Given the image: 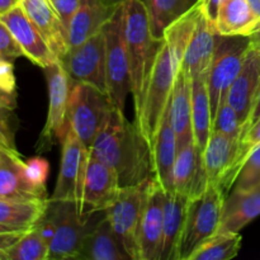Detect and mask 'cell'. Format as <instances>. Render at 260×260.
<instances>
[{
    "instance_id": "obj_1",
    "label": "cell",
    "mask_w": 260,
    "mask_h": 260,
    "mask_svg": "<svg viewBox=\"0 0 260 260\" xmlns=\"http://www.w3.org/2000/svg\"><path fill=\"white\" fill-rule=\"evenodd\" d=\"M91 156L118 174L121 188L144 184L154 179L151 147L137 124L113 108L107 116L90 150Z\"/></svg>"
},
{
    "instance_id": "obj_2",
    "label": "cell",
    "mask_w": 260,
    "mask_h": 260,
    "mask_svg": "<svg viewBox=\"0 0 260 260\" xmlns=\"http://www.w3.org/2000/svg\"><path fill=\"white\" fill-rule=\"evenodd\" d=\"M123 37L131 71L135 117L140 116L156 53L162 41L152 37L149 14L142 0H124Z\"/></svg>"
},
{
    "instance_id": "obj_3",
    "label": "cell",
    "mask_w": 260,
    "mask_h": 260,
    "mask_svg": "<svg viewBox=\"0 0 260 260\" xmlns=\"http://www.w3.org/2000/svg\"><path fill=\"white\" fill-rule=\"evenodd\" d=\"M104 215L106 211L83 212L73 201H50L47 211L36 225L48 241V260L78 259L84 239Z\"/></svg>"
},
{
    "instance_id": "obj_4",
    "label": "cell",
    "mask_w": 260,
    "mask_h": 260,
    "mask_svg": "<svg viewBox=\"0 0 260 260\" xmlns=\"http://www.w3.org/2000/svg\"><path fill=\"white\" fill-rule=\"evenodd\" d=\"M225 198L222 188L213 183H208L200 194L189 197L175 260H189L205 241L217 233Z\"/></svg>"
},
{
    "instance_id": "obj_5",
    "label": "cell",
    "mask_w": 260,
    "mask_h": 260,
    "mask_svg": "<svg viewBox=\"0 0 260 260\" xmlns=\"http://www.w3.org/2000/svg\"><path fill=\"white\" fill-rule=\"evenodd\" d=\"M175 75L177 73L173 65L172 55L167 43L162 40L155 58L141 112L140 116L135 118V123L149 142L150 147L154 142L162 117L170 103Z\"/></svg>"
},
{
    "instance_id": "obj_6",
    "label": "cell",
    "mask_w": 260,
    "mask_h": 260,
    "mask_svg": "<svg viewBox=\"0 0 260 260\" xmlns=\"http://www.w3.org/2000/svg\"><path fill=\"white\" fill-rule=\"evenodd\" d=\"M106 40L107 89L112 104L124 113V104L131 93V71L123 37V7L117 5L102 28Z\"/></svg>"
},
{
    "instance_id": "obj_7",
    "label": "cell",
    "mask_w": 260,
    "mask_h": 260,
    "mask_svg": "<svg viewBox=\"0 0 260 260\" xmlns=\"http://www.w3.org/2000/svg\"><path fill=\"white\" fill-rule=\"evenodd\" d=\"M113 108L108 94L90 84L73 80L68 109V124L90 150L107 116Z\"/></svg>"
},
{
    "instance_id": "obj_8",
    "label": "cell",
    "mask_w": 260,
    "mask_h": 260,
    "mask_svg": "<svg viewBox=\"0 0 260 260\" xmlns=\"http://www.w3.org/2000/svg\"><path fill=\"white\" fill-rule=\"evenodd\" d=\"M249 48L250 40L248 36H217L215 56L207 74L212 123L221 102L226 99L231 84L243 68Z\"/></svg>"
},
{
    "instance_id": "obj_9",
    "label": "cell",
    "mask_w": 260,
    "mask_h": 260,
    "mask_svg": "<svg viewBox=\"0 0 260 260\" xmlns=\"http://www.w3.org/2000/svg\"><path fill=\"white\" fill-rule=\"evenodd\" d=\"M152 179L144 184L122 188L113 205L106 211L114 234L132 260H140L139 230Z\"/></svg>"
},
{
    "instance_id": "obj_10",
    "label": "cell",
    "mask_w": 260,
    "mask_h": 260,
    "mask_svg": "<svg viewBox=\"0 0 260 260\" xmlns=\"http://www.w3.org/2000/svg\"><path fill=\"white\" fill-rule=\"evenodd\" d=\"M60 140L62 144L60 173L50 201H73L81 208L84 182L90 152L69 124H66Z\"/></svg>"
},
{
    "instance_id": "obj_11",
    "label": "cell",
    "mask_w": 260,
    "mask_h": 260,
    "mask_svg": "<svg viewBox=\"0 0 260 260\" xmlns=\"http://www.w3.org/2000/svg\"><path fill=\"white\" fill-rule=\"evenodd\" d=\"M60 61L70 75L71 80L90 84L103 93L108 94L106 74V40L103 30L91 36L81 45L70 48Z\"/></svg>"
},
{
    "instance_id": "obj_12",
    "label": "cell",
    "mask_w": 260,
    "mask_h": 260,
    "mask_svg": "<svg viewBox=\"0 0 260 260\" xmlns=\"http://www.w3.org/2000/svg\"><path fill=\"white\" fill-rule=\"evenodd\" d=\"M43 70L47 78L48 113L40 137V144L41 147H48L52 145L56 137L62 136L68 124V109L73 80L60 60Z\"/></svg>"
},
{
    "instance_id": "obj_13",
    "label": "cell",
    "mask_w": 260,
    "mask_h": 260,
    "mask_svg": "<svg viewBox=\"0 0 260 260\" xmlns=\"http://www.w3.org/2000/svg\"><path fill=\"white\" fill-rule=\"evenodd\" d=\"M0 19L9 28L20 50L23 51L24 57L42 69L57 62V56L53 53L38 28L22 9L20 4H17L8 12L0 14Z\"/></svg>"
},
{
    "instance_id": "obj_14",
    "label": "cell",
    "mask_w": 260,
    "mask_h": 260,
    "mask_svg": "<svg viewBox=\"0 0 260 260\" xmlns=\"http://www.w3.org/2000/svg\"><path fill=\"white\" fill-rule=\"evenodd\" d=\"M121 189L116 170L90 155L81 201L84 212L107 211L117 200Z\"/></svg>"
},
{
    "instance_id": "obj_15",
    "label": "cell",
    "mask_w": 260,
    "mask_h": 260,
    "mask_svg": "<svg viewBox=\"0 0 260 260\" xmlns=\"http://www.w3.org/2000/svg\"><path fill=\"white\" fill-rule=\"evenodd\" d=\"M165 192L157 180L152 179L147 193L139 230L140 260H160L164 226Z\"/></svg>"
},
{
    "instance_id": "obj_16",
    "label": "cell",
    "mask_w": 260,
    "mask_h": 260,
    "mask_svg": "<svg viewBox=\"0 0 260 260\" xmlns=\"http://www.w3.org/2000/svg\"><path fill=\"white\" fill-rule=\"evenodd\" d=\"M24 162L17 150L0 146V198L48 200L46 190L35 187L27 179Z\"/></svg>"
},
{
    "instance_id": "obj_17",
    "label": "cell",
    "mask_w": 260,
    "mask_h": 260,
    "mask_svg": "<svg viewBox=\"0 0 260 260\" xmlns=\"http://www.w3.org/2000/svg\"><path fill=\"white\" fill-rule=\"evenodd\" d=\"M260 86V48L250 45L240 73L226 95V101L238 113L241 124L246 123Z\"/></svg>"
},
{
    "instance_id": "obj_18",
    "label": "cell",
    "mask_w": 260,
    "mask_h": 260,
    "mask_svg": "<svg viewBox=\"0 0 260 260\" xmlns=\"http://www.w3.org/2000/svg\"><path fill=\"white\" fill-rule=\"evenodd\" d=\"M203 4V3H202ZM217 32L215 24L202 7L194 35L188 45L180 69L190 78L208 73L217 46Z\"/></svg>"
},
{
    "instance_id": "obj_19",
    "label": "cell",
    "mask_w": 260,
    "mask_h": 260,
    "mask_svg": "<svg viewBox=\"0 0 260 260\" xmlns=\"http://www.w3.org/2000/svg\"><path fill=\"white\" fill-rule=\"evenodd\" d=\"M19 4L53 53L61 60L69 51L68 29L61 22L51 0H20Z\"/></svg>"
},
{
    "instance_id": "obj_20",
    "label": "cell",
    "mask_w": 260,
    "mask_h": 260,
    "mask_svg": "<svg viewBox=\"0 0 260 260\" xmlns=\"http://www.w3.org/2000/svg\"><path fill=\"white\" fill-rule=\"evenodd\" d=\"M239 146L240 139L238 137L221 132H211L210 140L202 155L203 168L208 183L220 185L223 190L231 169L235 165Z\"/></svg>"
},
{
    "instance_id": "obj_21",
    "label": "cell",
    "mask_w": 260,
    "mask_h": 260,
    "mask_svg": "<svg viewBox=\"0 0 260 260\" xmlns=\"http://www.w3.org/2000/svg\"><path fill=\"white\" fill-rule=\"evenodd\" d=\"M177 135L170 122V103L162 117L154 142L151 145L155 179L161 185L165 194L173 192V170L177 159Z\"/></svg>"
},
{
    "instance_id": "obj_22",
    "label": "cell",
    "mask_w": 260,
    "mask_h": 260,
    "mask_svg": "<svg viewBox=\"0 0 260 260\" xmlns=\"http://www.w3.org/2000/svg\"><path fill=\"white\" fill-rule=\"evenodd\" d=\"M260 216V185L251 189H233L225 198L217 233H240Z\"/></svg>"
},
{
    "instance_id": "obj_23",
    "label": "cell",
    "mask_w": 260,
    "mask_h": 260,
    "mask_svg": "<svg viewBox=\"0 0 260 260\" xmlns=\"http://www.w3.org/2000/svg\"><path fill=\"white\" fill-rule=\"evenodd\" d=\"M192 81L193 79L185 71L178 70L170 98V122L177 135L178 149L193 140Z\"/></svg>"
},
{
    "instance_id": "obj_24",
    "label": "cell",
    "mask_w": 260,
    "mask_h": 260,
    "mask_svg": "<svg viewBox=\"0 0 260 260\" xmlns=\"http://www.w3.org/2000/svg\"><path fill=\"white\" fill-rule=\"evenodd\" d=\"M79 260H132L114 234L107 213L88 233L81 244Z\"/></svg>"
},
{
    "instance_id": "obj_25",
    "label": "cell",
    "mask_w": 260,
    "mask_h": 260,
    "mask_svg": "<svg viewBox=\"0 0 260 260\" xmlns=\"http://www.w3.org/2000/svg\"><path fill=\"white\" fill-rule=\"evenodd\" d=\"M116 8L109 7L103 0H83L80 8L71 19L68 28L69 50L85 42L91 36L101 32Z\"/></svg>"
},
{
    "instance_id": "obj_26",
    "label": "cell",
    "mask_w": 260,
    "mask_h": 260,
    "mask_svg": "<svg viewBox=\"0 0 260 260\" xmlns=\"http://www.w3.org/2000/svg\"><path fill=\"white\" fill-rule=\"evenodd\" d=\"M189 196L179 192L165 194L164 226H162V241L160 250V260H175L178 243L184 226Z\"/></svg>"
},
{
    "instance_id": "obj_27",
    "label": "cell",
    "mask_w": 260,
    "mask_h": 260,
    "mask_svg": "<svg viewBox=\"0 0 260 260\" xmlns=\"http://www.w3.org/2000/svg\"><path fill=\"white\" fill-rule=\"evenodd\" d=\"M207 74L196 76L192 81V132L196 150L200 155H203L212 132Z\"/></svg>"
},
{
    "instance_id": "obj_28",
    "label": "cell",
    "mask_w": 260,
    "mask_h": 260,
    "mask_svg": "<svg viewBox=\"0 0 260 260\" xmlns=\"http://www.w3.org/2000/svg\"><path fill=\"white\" fill-rule=\"evenodd\" d=\"M248 0H223L218 8L215 28L217 35L249 36L259 23Z\"/></svg>"
},
{
    "instance_id": "obj_29",
    "label": "cell",
    "mask_w": 260,
    "mask_h": 260,
    "mask_svg": "<svg viewBox=\"0 0 260 260\" xmlns=\"http://www.w3.org/2000/svg\"><path fill=\"white\" fill-rule=\"evenodd\" d=\"M202 7L203 4L202 0H201L189 12L185 13L180 18H178L175 22H173L165 29L162 40L167 43L168 48L170 51L175 73H178V70L180 69V65L183 62V58H184L188 45H189L190 40H192L193 35H194Z\"/></svg>"
},
{
    "instance_id": "obj_30",
    "label": "cell",
    "mask_w": 260,
    "mask_h": 260,
    "mask_svg": "<svg viewBox=\"0 0 260 260\" xmlns=\"http://www.w3.org/2000/svg\"><path fill=\"white\" fill-rule=\"evenodd\" d=\"M48 200H5L0 198V225L30 229L37 225L48 207Z\"/></svg>"
},
{
    "instance_id": "obj_31",
    "label": "cell",
    "mask_w": 260,
    "mask_h": 260,
    "mask_svg": "<svg viewBox=\"0 0 260 260\" xmlns=\"http://www.w3.org/2000/svg\"><path fill=\"white\" fill-rule=\"evenodd\" d=\"M149 14L152 37L162 41L164 32L173 22L189 12L201 0H142Z\"/></svg>"
},
{
    "instance_id": "obj_32",
    "label": "cell",
    "mask_w": 260,
    "mask_h": 260,
    "mask_svg": "<svg viewBox=\"0 0 260 260\" xmlns=\"http://www.w3.org/2000/svg\"><path fill=\"white\" fill-rule=\"evenodd\" d=\"M241 240L240 233H216L189 256V260L233 259L240 251Z\"/></svg>"
},
{
    "instance_id": "obj_33",
    "label": "cell",
    "mask_w": 260,
    "mask_h": 260,
    "mask_svg": "<svg viewBox=\"0 0 260 260\" xmlns=\"http://www.w3.org/2000/svg\"><path fill=\"white\" fill-rule=\"evenodd\" d=\"M8 260H48L50 246L37 226L27 231L7 250Z\"/></svg>"
},
{
    "instance_id": "obj_34",
    "label": "cell",
    "mask_w": 260,
    "mask_h": 260,
    "mask_svg": "<svg viewBox=\"0 0 260 260\" xmlns=\"http://www.w3.org/2000/svg\"><path fill=\"white\" fill-rule=\"evenodd\" d=\"M260 185V144L244 160L233 189H251Z\"/></svg>"
},
{
    "instance_id": "obj_35",
    "label": "cell",
    "mask_w": 260,
    "mask_h": 260,
    "mask_svg": "<svg viewBox=\"0 0 260 260\" xmlns=\"http://www.w3.org/2000/svg\"><path fill=\"white\" fill-rule=\"evenodd\" d=\"M212 131L221 132V134L229 135V136L241 139L243 124H241L240 119H239L236 111L226 99L221 102L220 107L217 109V113H216L215 118H213Z\"/></svg>"
},
{
    "instance_id": "obj_36",
    "label": "cell",
    "mask_w": 260,
    "mask_h": 260,
    "mask_svg": "<svg viewBox=\"0 0 260 260\" xmlns=\"http://www.w3.org/2000/svg\"><path fill=\"white\" fill-rule=\"evenodd\" d=\"M24 170L27 179L35 187L46 190V182H47L48 173H50V164L47 160L40 156L28 159L24 162Z\"/></svg>"
},
{
    "instance_id": "obj_37",
    "label": "cell",
    "mask_w": 260,
    "mask_h": 260,
    "mask_svg": "<svg viewBox=\"0 0 260 260\" xmlns=\"http://www.w3.org/2000/svg\"><path fill=\"white\" fill-rule=\"evenodd\" d=\"M13 111L14 109L0 106V146L10 150H17L14 142L15 117L13 114Z\"/></svg>"
},
{
    "instance_id": "obj_38",
    "label": "cell",
    "mask_w": 260,
    "mask_h": 260,
    "mask_svg": "<svg viewBox=\"0 0 260 260\" xmlns=\"http://www.w3.org/2000/svg\"><path fill=\"white\" fill-rule=\"evenodd\" d=\"M20 56H24L23 51L20 50L9 28L0 19V60H8L13 62Z\"/></svg>"
},
{
    "instance_id": "obj_39",
    "label": "cell",
    "mask_w": 260,
    "mask_h": 260,
    "mask_svg": "<svg viewBox=\"0 0 260 260\" xmlns=\"http://www.w3.org/2000/svg\"><path fill=\"white\" fill-rule=\"evenodd\" d=\"M81 2L83 0H51L56 13L58 14V17H60L61 22L65 25L66 29L69 28V24H70L71 19L75 15V13L80 8Z\"/></svg>"
},
{
    "instance_id": "obj_40",
    "label": "cell",
    "mask_w": 260,
    "mask_h": 260,
    "mask_svg": "<svg viewBox=\"0 0 260 260\" xmlns=\"http://www.w3.org/2000/svg\"><path fill=\"white\" fill-rule=\"evenodd\" d=\"M0 86L8 93L17 94L14 66L12 61L0 60Z\"/></svg>"
},
{
    "instance_id": "obj_41",
    "label": "cell",
    "mask_w": 260,
    "mask_h": 260,
    "mask_svg": "<svg viewBox=\"0 0 260 260\" xmlns=\"http://www.w3.org/2000/svg\"><path fill=\"white\" fill-rule=\"evenodd\" d=\"M259 118H260V86H259L258 91H256V95H255V99H254L253 107H251L250 116H249L248 121H246V123L244 124V127H243V135L245 134V132L248 131V129L250 128V127L253 126V124L255 123ZM243 135H241V137H243Z\"/></svg>"
},
{
    "instance_id": "obj_42",
    "label": "cell",
    "mask_w": 260,
    "mask_h": 260,
    "mask_svg": "<svg viewBox=\"0 0 260 260\" xmlns=\"http://www.w3.org/2000/svg\"><path fill=\"white\" fill-rule=\"evenodd\" d=\"M222 2L223 0H202L203 8H205L206 13H207V15L210 17V19L213 22V24H215L216 17H217L218 8H220L221 3Z\"/></svg>"
},
{
    "instance_id": "obj_43",
    "label": "cell",
    "mask_w": 260,
    "mask_h": 260,
    "mask_svg": "<svg viewBox=\"0 0 260 260\" xmlns=\"http://www.w3.org/2000/svg\"><path fill=\"white\" fill-rule=\"evenodd\" d=\"M0 106L14 109L15 107H17V94L8 93L7 90H4V89L0 86Z\"/></svg>"
},
{
    "instance_id": "obj_44",
    "label": "cell",
    "mask_w": 260,
    "mask_h": 260,
    "mask_svg": "<svg viewBox=\"0 0 260 260\" xmlns=\"http://www.w3.org/2000/svg\"><path fill=\"white\" fill-rule=\"evenodd\" d=\"M248 37L249 40H250V45L253 46V47L260 48V20L258 24H256V27L254 28L253 32H251Z\"/></svg>"
},
{
    "instance_id": "obj_45",
    "label": "cell",
    "mask_w": 260,
    "mask_h": 260,
    "mask_svg": "<svg viewBox=\"0 0 260 260\" xmlns=\"http://www.w3.org/2000/svg\"><path fill=\"white\" fill-rule=\"evenodd\" d=\"M19 2L20 0H0V14H3V13L12 9L13 7L19 4Z\"/></svg>"
},
{
    "instance_id": "obj_46",
    "label": "cell",
    "mask_w": 260,
    "mask_h": 260,
    "mask_svg": "<svg viewBox=\"0 0 260 260\" xmlns=\"http://www.w3.org/2000/svg\"><path fill=\"white\" fill-rule=\"evenodd\" d=\"M248 3L251 9H253V12L255 13L256 17L260 19V0H248Z\"/></svg>"
},
{
    "instance_id": "obj_47",
    "label": "cell",
    "mask_w": 260,
    "mask_h": 260,
    "mask_svg": "<svg viewBox=\"0 0 260 260\" xmlns=\"http://www.w3.org/2000/svg\"><path fill=\"white\" fill-rule=\"evenodd\" d=\"M103 2L106 3V4H108L109 7H112V8H116L117 5L122 4V3H123L124 0H103Z\"/></svg>"
},
{
    "instance_id": "obj_48",
    "label": "cell",
    "mask_w": 260,
    "mask_h": 260,
    "mask_svg": "<svg viewBox=\"0 0 260 260\" xmlns=\"http://www.w3.org/2000/svg\"><path fill=\"white\" fill-rule=\"evenodd\" d=\"M15 230H22V229H14V228H10V226L0 225V233H9V231H15Z\"/></svg>"
},
{
    "instance_id": "obj_49",
    "label": "cell",
    "mask_w": 260,
    "mask_h": 260,
    "mask_svg": "<svg viewBox=\"0 0 260 260\" xmlns=\"http://www.w3.org/2000/svg\"><path fill=\"white\" fill-rule=\"evenodd\" d=\"M0 260H8L7 250H4V249H0Z\"/></svg>"
}]
</instances>
